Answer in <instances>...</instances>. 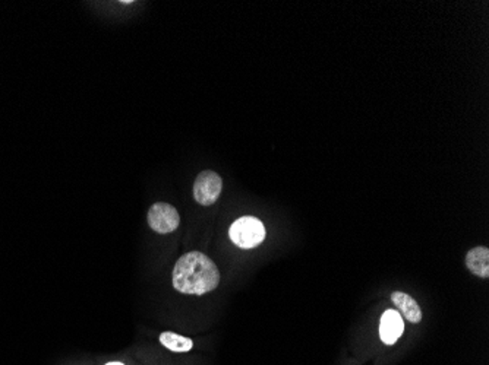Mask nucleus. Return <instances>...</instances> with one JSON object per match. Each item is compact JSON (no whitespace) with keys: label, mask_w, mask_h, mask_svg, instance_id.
I'll return each mask as SVG.
<instances>
[{"label":"nucleus","mask_w":489,"mask_h":365,"mask_svg":"<svg viewBox=\"0 0 489 365\" xmlns=\"http://www.w3.org/2000/svg\"><path fill=\"white\" fill-rule=\"evenodd\" d=\"M220 283L215 263L204 253L183 255L173 269V287L186 295H204L214 291Z\"/></svg>","instance_id":"1"},{"label":"nucleus","mask_w":489,"mask_h":365,"mask_svg":"<svg viewBox=\"0 0 489 365\" xmlns=\"http://www.w3.org/2000/svg\"><path fill=\"white\" fill-rule=\"evenodd\" d=\"M229 237L233 244L249 250L258 247L265 240V227L255 216H242L232 224Z\"/></svg>","instance_id":"2"},{"label":"nucleus","mask_w":489,"mask_h":365,"mask_svg":"<svg viewBox=\"0 0 489 365\" xmlns=\"http://www.w3.org/2000/svg\"><path fill=\"white\" fill-rule=\"evenodd\" d=\"M223 190V180L217 172L207 170L198 174L194 183V198L202 206H211L220 198Z\"/></svg>","instance_id":"3"},{"label":"nucleus","mask_w":489,"mask_h":365,"mask_svg":"<svg viewBox=\"0 0 489 365\" xmlns=\"http://www.w3.org/2000/svg\"><path fill=\"white\" fill-rule=\"evenodd\" d=\"M179 214L171 204L159 202L154 203L148 211V225L159 234H169L179 227Z\"/></svg>","instance_id":"4"},{"label":"nucleus","mask_w":489,"mask_h":365,"mask_svg":"<svg viewBox=\"0 0 489 365\" xmlns=\"http://www.w3.org/2000/svg\"><path fill=\"white\" fill-rule=\"evenodd\" d=\"M404 332V322L397 310H387L380 322V338L385 345H394Z\"/></svg>","instance_id":"5"},{"label":"nucleus","mask_w":489,"mask_h":365,"mask_svg":"<svg viewBox=\"0 0 489 365\" xmlns=\"http://www.w3.org/2000/svg\"><path fill=\"white\" fill-rule=\"evenodd\" d=\"M391 301L392 304L396 306L397 311L404 317V319L410 323H419L422 320V308L416 303V299L410 295L396 291L391 294Z\"/></svg>","instance_id":"6"},{"label":"nucleus","mask_w":489,"mask_h":365,"mask_svg":"<svg viewBox=\"0 0 489 365\" xmlns=\"http://www.w3.org/2000/svg\"><path fill=\"white\" fill-rule=\"evenodd\" d=\"M466 266L469 271L479 278H489V250L486 247H475L467 251Z\"/></svg>","instance_id":"7"},{"label":"nucleus","mask_w":489,"mask_h":365,"mask_svg":"<svg viewBox=\"0 0 489 365\" xmlns=\"http://www.w3.org/2000/svg\"><path fill=\"white\" fill-rule=\"evenodd\" d=\"M160 342L163 346H166L173 352H187V351H191L192 346H194V342L191 339L176 335V333H173V332L162 333Z\"/></svg>","instance_id":"8"},{"label":"nucleus","mask_w":489,"mask_h":365,"mask_svg":"<svg viewBox=\"0 0 489 365\" xmlns=\"http://www.w3.org/2000/svg\"><path fill=\"white\" fill-rule=\"evenodd\" d=\"M106 365H125V364H122V362H107Z\"/></svg>","instance_id":"9"}]
</instances>
